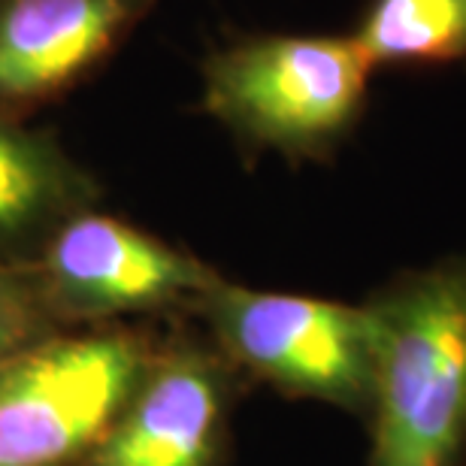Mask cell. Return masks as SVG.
<instances>
[{
  "label": "cell",
  "instance_id": "cell-3",
  "mask_svg": "<svg viewBox=\"0 0 466 466\" xmlns=\"http://www.w3.org/2000/svg\"><path fill=\"white\" fill-rule=\"evenodd\" d=\"M233 360L291 397L367 415L372 324L363 303L258 291L218 279L198 300Z\"/></svg>",
  "mask_w": 466,
  "mask_h": 466
},
{
  "label": "cell",
  "instance_id": "cell-4",
  "mask_svg": "<svg viewBox=\"0 0 466 466\" xmlns=\"http://www.w3.org/2000/svg\"><path fill=\"white\" fill-rule=\"evenodd\" d=\"M127 337L58 339L0 360V466H55L109 431L137 394Z\"/></svg>",
  "mask_w": 466,
  "mask_h": 466
},
{
  "label": "cell",
  "instance_id": "cell-9",
  "mask_svg": "<svg viewBox=\"0 0 466 466\" xmlns=\"http://www.w3.org/2000/svg\"><path fill=\"white\" fill-rule=\"evenodd\" d=\"M70 188V170L46 139L0 121V239L52 218Z\"/></svg>",
  "mask_w": 466,
  "mask_h": 466
},
{
  "label": "cell",
  "instance_id": "cell-8",
  "mask_svg": "<svg viewBox=\"0 0 466 466\" xmlns=\"http://www.w3.org/2000/svg\"><path fill=\"white\" fill-rule=\"evenodd\" d=\"M372 70H436L466 61V0H370L351 27Z\"/></svg>",
  "mask_w": 466,
  "mask_h": 466
},
{
  "label": "cell",
  "instance_id": "cell-10",
  "mask_svg": "<svg viewBox=\"0 0 466 466\" xmlns=\"http://www.w3.org/2000/svg\"><path fill=\"white\" fill-rule=\"evenodd\" d=\"M40 324L34 288L13 269L0 267V360L13 354L34 337Z\"/></svg>",
  "mask_w": 466,
  "mask_h": 466
},
{
  "label": "cell",
  "instance_id": "cell-2",
  "mask_svg": "<svg viewBox=\"0 0 466 466\" xmlns=\"http://www.w3.org/2000/svg\"><path fill=\"white\" fill-rule=\"evenodd\" d=\"M370 58L349 34H248L203 58L200 106L239 146L330 157L370 106Z\"/></svg>",
  "mask_w": 466,
  "mask_h": 466
},
{
  "label": "cell",
  "instance_id": "cell-5",
  "mask_svg": "<svg viewBox=\"0 0 466 466\" xmlns=\"http://www.w3.org/2000/svg\"><path fill=\"white\" fill-rule=\"evenodd\" d=\"M52 294L79 312H127L200 300L218 273L188 251L109 216L64 221L46 251Z\"/></svg>",
  "mask_w": 466,
  "mask_h": 466
},
{
  "label": "cell",
  "instance_id": "cell-1",
  "mask_svg": "<svg viewBox=\"0 0 466 466\" xmlns=\"http://www.w3.org/2000/svg\"><path fill=\"white\" fill-rule=\"evenodd\" d=\"M360 303L372 324L363 466H466V242Z\"/></svg>",
  "mask_w": 466,
  "mask_h": 466
},
{
  "label": "cell",
  "instance_id": "cell-7",
  "mask_svg": "<svg viewBox=\"0 0 466 466\" xmlns=\"http://www.w3.org/2000/svg\"><path fill=\"white\" fill-rule=\"evenodd\" d=\"M221 421L225 394L216 370L200 354H173L130 397L97 466H212Z\"/></svg>",
  "mask_w": 466,
  "mask_h": 466
},
{
  "label": "cell",
  "instance_id": "cell-6",
  "mask_svg": "<svg viewBox=\"0 0 466 466\" xmlns=\"http://www.w3.org/2000/svg\"><path fill=\"white\" fill-rule=\"evenodd\" d=\"M157 0H0V109L70 88Z\"/></svg>",
  "mask_w": 466,
  "mask_h": 466
}]
</instances>
